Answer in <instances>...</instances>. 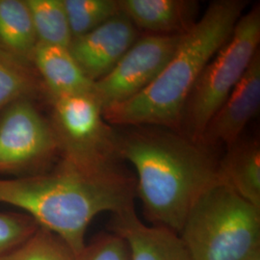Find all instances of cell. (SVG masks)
Masks as SVG:
<instances>
[{
  "label": "cell",
  "mask_w": 260,
  "mask_h": 260,
  "mask_svg": "<svg viewBox=\"0 0 260 260\" xmlns=\"http://www.w3.org/2000/svg\"><path fill=\"white\" fill-rule=\"evenodd\" d=\"M38 39L26 0H0V46L32 64Z\"/></svg>",
  "instance_id": "15"
},
{
  "label": "cell",
  "mask_w": 260,
  "mask_h": 260,
  "mask_svg": "<svg viewBox=\"0 0 260 260\" xmlns=\"http://www.w3.org/2000/svg\"><path fill=\"white\" fill-rule=\"evenodd\" d=\"M39 226L23 212H0V259L28 239Z\"/></svg>",
  "instance_id": "20"
},
{
  "label": "cell",
  "mask_w": 260,
  "mask_h": 260,
  "mask_svg": "<svg viewBox=\"0 0 260 260\" xmlns=\"http://www.w3.org/2000/svg\"><path fill=\"white\" fill-rule=\"evenodd\" d=\"M117 152L136 171L147 217L177 234L200 196L218 181V163L205 146L172 130L117 135Z\"/></svg>",
  "instance_id": "2"
},
{
  "label": "cell",
  "mask_w": 260,
  "mask_h": 260,
  "mask_svg": "<svg viewBox=\"0 0 260 260\" xmlns=\"http://www.w3.org/2000/svg\"><path fill=\"white\" fill-rule=\"evenodd\" d=\"M249 260H260V252L254 254L252 257H251Z\"/></svg>",
  "instance_id": "22"
},
{
  "label": "cell",
  "mask_w": 260,
  "mask_h": 260,
  "mask_svg": "<svg viewBox=\"0 0 260 260\" xmlns=\"http://www.w3.org/2000/svg\"><path fill=\"white\" fill-rule=\"evenodd\" d=\"M32 66L47 95L93 94V83L75 62L69 48L38 44Z\"/></svg>",
  "instance_id": "13"
},
{
  "label": "cell",
  "mask_w": 260,
  "mask_h": 260,
  "mask_svg": "<svg viewBox=\"0 0 260 260\" xmlns=\"http://www.w3.org/2000/svg\"><path fill=\"white\" fill-rule=\"evenodd\" d=\"M76 254L60 236L39 226L37 231L0 260H75Z\"/></svg>",
  "instance_id": "19"
},
{
  "label": "cell",
  "mask_w": 260,
  "mask_h": 260,
  "mask_svg": "<svg viewBox=\"0 0 260 260\" xmlns=\"http://www.w3.org/2000/svg\"><path fill=\"white\" fill-rule=\"evenodd\" d=\"M73 38L99 27L121 10L116 0H63Z\"/></svg>",
  "instance_id": "18"
},
{
  "label": "cell",
  "mask_w": 260,
  "mask_h": 260,
  "mask_svg": "<svg viewBox=\"0 0 260 260\" xmlns=\"http://www.w3.org/2000/svg\"><path fill=\"white\" fill-rule=\"evenodd\" d=\"M38 44L69 47L73 35L63 0H26Z\"/></svg>",
  "instance_id": "17"
},
{
  "label": "cell",
  "mask_w": 260,
  "mask_h": 260,
  "mask_svg": "<svg viewBox=\"0 0 260 260\" xmlns=\"http://www.w3.org/2000/svg\"><path fill=\"white\" fill-rule=\"evenodd\" d=\"M247 3L214 1L182 37L176 52L155 80L124 103L103 109L106 122L151 125L178 131L188 98L206 65L228 42Z\"/></svg>",
  "instance_id": "3"
},
{
  "label": "cell",
  "mask_w": 260,
  "mask_h": 260,
  "mask_svg": "<svg viewBox=\"0 0 260 260\" xmlns=\"http://www.w3.org/2000/svg\"><path fill=\"white\" fill-rule=\"evenodd\" d=\"M75 260H130L129 247L118 233H106L86 244Z\"/></svg>",
  "instance_id": "21"
},
{
  "label": "cell",
  "mask_w": 260,
  "mask_h": 260,
  "mask_svg": "<svg viewBox=\"0 0 260 260\" xmlns=\"http://www.w3.org/2000/svg\"><path fill=\"white\" fill-rule=\"evenodd\" d=\"M46 102L61 159L90 170L116 166L117 135L92 94L47 95Z\"/></svg>",
  "instance_id": "6"
},
{
  "label": "cell",
  "mask_w": 260,
  "mask_h": 260,
  "mask_svg": "<svg viewBox=\"0 0 260 260\" xmlns=\"http://www.w3.org/2000/svg\"><path fill=\"white\" fill-rule=\"evenodd\" d=\"M119 6L135 27L152 35H183L197 22L196 1L120 0Z\"/></svg>",
  "instance_id": "12"
},
{
  "label": "cell",
  "mask_w": 260,
  "mask_h": 260,
  "mask_svg": "<svg viewBox=\"0 0 260 260\" xmlns=\"http://www.w3.org/2000/svg\"><path fill=\"white\" fill-rule=\"evenodd\" d=\"M131 179L114 167L83 169L60 158L52 169L26 177L0 178V204L18 207L55 233L77 255L93 218L134 206Z\"/></svg>",
  "instance_id": "1"
},
{
  "label": "cell",
  "mask_w": 260,
  "mask_h": 260,
  "mask_svg": "<svg viewBox=\"0 0 260 260\" xmlns=\"http://www.w3.org/2000/svg\"><path fill=\"white\" fill-rule=\"evenodd\" d=\"M137 35V28L120 11L91 32L73 38L68 48L84 75L95 82L111 72Z\"/></svg>",
  "instance_id": "9"
},
{
  "label": "cell",
  "mask_w": 260,
  "mask_h": 260,
  "mask_svg": "<svg viewBox=\"0 0 260 260\" xmlns=\"http://www.w3.org/2000/svg\"><path fill=\"white\" fill-rule=\"evenodd\" d=\"M59 146L37 101L19 100L0 112V175L26 177L49 170Z\"/></svg>",
  "instance_id": "7"
},
{
  "label": "cell",
  "mask_w": 260,
  "mask_h": 260,
  "mask_svg": "<svg viewBox=\"0 0 260 260\" xmlns=\"http://www.w3.org/2000/svg\"><path fill=\"white\" fill-rule=\"evenodd\" d=\"M183 35L149 34L137 40L111 72L93 83L92 95L103 110L128 101L152 83L176 52Z\"/></svg>",
  "instance_id": "8"
},
{
  "label": "cell",
  "mask_w": 260,
  "mask_h": 260,
  "mask_svg": "<svg viewBox=\"0 0 260 260\" xmlns=\"http://www.w3.org/2000/svg\"><path fill=\"white\" fill-rule=\"evenodd\" d=\"M113 231L127 243L130 260H192L177 233L143 223L134 206L114 214Z\"/></svg>",
  "instance_id": "11"
},
{
  "label": "cell",
  "mask_w": 260,
  "mask_h": 260,
  "mask_svg": "<svg viewBox=\"0 0 260 260\" xmlns=\"http://www.w3.org/2000/svg\"><path fill=\"white\" fill-rule=\"evenodd\" d=\"M218 180L260 209V149L257 142L234 144L218 164Z\"/></svg>",
  "instance_id": "14"
},
{
  "label": "cell",
  "mask_w": 260,
  "mask_h": 260,
  "mask_svg": "<svg viewBox=\"0 0 260 260\" xmlns=\"http://www.w3.org/2000/svg\"><path fill=\"white\" fill-rule=\"evenodd\" d=\"M46 100V90L32 64L0 46V112L19 100Z\"/></svg>",
  "instance_id": "16"
},
{
  "label": "cell",
  "mask_w": 260,
  "mask_h": 260,
  "mask_svg": "<svg viewBox=\"0 0 260 260\" xmlns=\"http://www.w3.org/2000/svg\"><path fill=\"white\" fill-rule=\"evenodd\" d=\"M178 236L192 260H249L260 252V209L218 180L197 200Z\"/></svg>",
  "instance_id": "4"
},
{
  "label": "cell",
  "mask_w": 260,
  "mask_h": 260,
  "mask_svg": "<svg viewBox=\"0 0 260 260\" xmlns=\"http://www.w3.org/2000/svg\"><path fill=\"white\" fill-rule=\"evenodd\" d=\"M260 8L243 14L233 34L206 65L190 93L183 111L184 136L201 144L205 127L241 80L259 50Z\"/></svg>",
  "instance_id": "5"
},
{
  "label": "cell",
  "mask_w": 260,
  "mask_h": 260,
  "mask_svg": "<svg viewBox=\"0 0 260 260\" xmlns=\"http://www.w3.org/2000/svg\"><path fill=\"white\" fill-rule=\"evenodd\" d=\"M260 106V52L205 127L201 144L205 147L237 143L242 131L256 115Z\"/></svg>",
  "instance_id": "10"
}]
</instances>
